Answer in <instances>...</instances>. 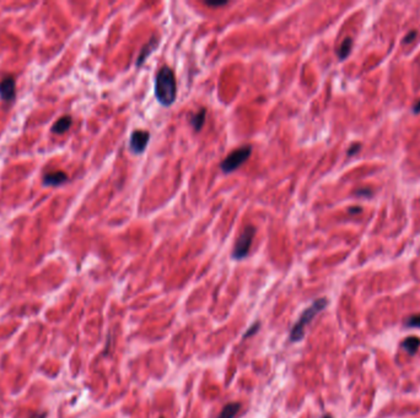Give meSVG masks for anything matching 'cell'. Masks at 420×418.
I'll use <instances>...</instances> for the list:
<instances>
[{
	"mask_svg": "<svg viewBox=\"0 0 420 418\" xmlns=\"http://www.w3.org/2000/svg\"><path fill=\"white\" fill-rule=\"evenodd\" d=\"M155 96L163 107H170L175 103L177 84L175 73L171 68L163 67L157 73L155 79Z\"/></svg>",
	"mask_w": 420,
	"mask_h": 418,
	"instance_id": "obj_1",
	"label": "cell"
},
{
	"mask_svg": "<svg viewBox=\"0 0 420 418\" xmlns=\"http://www.w3.org/2000/svg\"><path fill=\"white\" fill-rule=\"evenodd\" d=\"M327 304H328V302H327L326 298H318L308 308H306L302 312L297 322L292 326L291 331H290V341L291 342H298V341L302 340L303 335H305L306 325L310 324L317 314L321 313L326 308Z\"/></svg>",
	"mask_w": 420,
	"mask_h": 418,
	"instance_id": "obj_2",
	"label": "cell"
},
{
	"mask_svg": "<svg viewBox=\"0 0 420 418\" xmlns=\"http://www.w3.org/2000/svg\"><path fill=\"white\" fill-rule=\"evenodd\" d=\"M251 153H252V147L248 146V145L234 150L230 155H228V157L221 162V171H223L224 173H231V172L236 171V169L241 167L246 161L250 158Z\"/></svg>",
	"mask_w": 420,
	"mask_h": 418,
	"instance_id": "obj_3",
	"label": "cell"
},
{
	"mask_svg": "<svg viewBox=\"0 0 420 418\" xmlns=\"http://www.w3.org/2000/svg\"><path fill=\"white\" fill-rule=\"evenodd\" d=\"M256 234V228L253 226H247L244 229L240 237L237 238L236 243H235L234 250H232V259L235 260H242L248 255L252 245L253 238Z\"/></svg>",
	"mask_w": 420,
	"mask_h": 418,
	"instance_id": "obj_4",
	"label": "cell"
},
{
	"mask_svg": "<svg viewBox=\"0 0 420 418\" xmlns=\"http://www.w3.org/2000/svg\"><path fill=\"white\" fill-rule=\"evenodd\" d=\"M150 134L146 130H134L131 135V151L136 155H140L146 149L147 144H149Z\"/></svg>",
	"mask_w": 420,
	"mask_h": 418,
	"instance_id": "obj_5",
	"label": "cell"
},
{
	"mask_svg": "<svg viewBox=\"0 0 420 418\" xmlns=\"http://www.w3.org/2000/svg\"><path fill=\"white\" fill-rule=\"evenodd\" d=\"M15 95H16V90H15L14 78H11V76L5 78L0 83V97L4 101H6V102H9V101L15 99Z\"/></svg>",
	"mask_w": 420,
	"mask_h": 418,
	"instance_id": "obj_6",
	"label": "cell"
},
{
	"mask_svg": "<svg viewBox=\"0 0 420 418\" xmlns=\"http://www.w3.org/2000/svg\"><path fill=\"white\" fill-rule=\"evenodd\" d=\"M68 181V176L64 172H52L44 176L43 182L46 185H51V187H58V185L64 184Z\"/></svg>",
	"mask_w": 420,
	"mask_h": 418,
	"instance_id": "obj_7",
	"label": "cell"
},
{
	"mask_svg": "<svg viewBox=\"0 0 420 418\" xmlns=\"http://www.w3.org/2000/svg\"><path fill=\"white\" fill-rule=\"evenodd\" d=\"M157 43H158L157 39L152 38V39H150L149 43L145 44V46L142 47L141 52H140V54L138 57V60H137V67H140V65L145 62V59L151 54V52H154V49L157 47Z\"/></svg>",
	"mask_w": 420,
	"mask_h": 418,
	"instance_id": "obj_8",
	"label": "cell"
},
{
	"mask_svg": "<svg viewBox=\"0 0 420 418\" xmlns=\"http://www.w3.org/2000/svg\"><path fill=\"white\" fill-rule=\"evenodd\" d=\"M71 123H73V119H71L70 115H64L59 119V120L55 121L52 126V131L55 134H63L70 128Z\"/></svg>",
	"mask_w": 420,
	"mask_h": 418,
	"instance_id": "obj_9",
	"label": "cell"
},
{
	"mask_svg": "<svg viewBox=\"0 0 420 418\" xmlns=\"http://www.w3.org/2000/svg\"><path fill=\"white\" fill-rule=\"evenodd\" d=\"M240 409H241V405L239 402H230V404L224 406L223 411L220 412L218 418H235L239 414Z\"/></svg>",
	"mask_w": 420,
	"mask_h": 418,
	"instance_id": "obj_10",
	"label": "cell"
},
{
	"mask_svg": "<svg viewBox=\"0 0 420 418\" xmlns=\"http://www.w3.org/2000/svg\"><path fill=\"white\" fill-rule=\"evenodd\" d=\"M205 115H207V109H205V108H202L199 112L193 114L191 119H189V121H191L192 126L194 128L195 131H199L200 129L203 128V125H204V123H205Z\"/></svg>",
	"mask_w": 420,
	"mask_h": 418,
	"instance_id": "obj_11",
	"label": "cell"
},
{
	"mask_svg": "<svg viewBox=\"0 0 420 418\" xmlns=\"http://www.w3.org/2000/svg\"><path fill=\"white\" fill-rule=\"evenodd\" d=\"M402 346L404 350L408 352L409 354H416V352L418 351V348L420 346V338L414 337V336L407 337L406 340L403 341Z\"/></svg>",
	"mask_w": 420,
	"mask_h": 418,
	"instance_id": "obj_12",
	"label": "cell"
},
{
	"mask_svg": "<svg viewBox=\"0 0 420 418\" xmlns=\"http://www.w3.org/2000/svg\"><path fill=\"white\" fill-rule=\"evenodd\" d=\"M351 46H353V39H351L350 37H347V38L342 42L339 49H338V57H339L340 60H344L345 58L350 54Z\"/></svg>",
	"mask_w": 420,
	"mask_h": 418,
	"instance_id": "obj_13",
	"label": "cell"
},
{
	"mask_svg": "<svg viewBox=\"0 0 420 418\" xmlns=\"http://www.w3.org/2000/svg\"><path fill=\"white\" fill-rule=\"evenodd\" d=\"M406 325L411 327H420V315L409 316V318L406 320Z\"/></svg>",
	"mask_w": 420,
	"mask_h": 418,
	"instance_id": "obj_14",
	"label": "cell"
},
{
	"mask_svg": "<svg viewBox=\"0 0 420 418\" xmlns=\"http://www.w3.org/2000/svg\"><path fill=\"white\" fill-rule=\"evenodd\" d=\"M260 322H255V324L252 325V326L250 327V329H248V331L246 332V334L244 335V338H247L248 336H252V335H255L256 332L258 331V329H260Z\"/></svg>",
	"mask_w": 420,
	"mask_h": 418,
	"instance_id": "obj_15",
	"label": "cell"
},
{
	"mask_svg": "<svg viewBox=\"0 0 420 418\" xmlns=\"http://www.w3.org/2000/svg\"><path fill=\"white\" fill-rule=\"evenodd\" d=\"M416 36H417V31H411V32L404 37L403 43H411V42L416 38Z\"/></svg>",
	"mask_w": 420,
	"mask_h": 418,
	"instance_id": "obj_16",
	"label": "cell"
},
{
	"mask_svg": "<svg viewBox=\"0 0 420 418\" xmlns=\"http://www.w3.org/2000/svg\"><path fill=\"white\" fill-rule=\"evenodd\" d=\"M208 6H223V5L228 4V1H205Z\"/></svg>",
	"mask_w": 420,
	"mask_h": 418,
	"instance_id": "obj_17",
	"label": "cell"
},
{
	"mask_svg": "<svg viewBox=\"0 0 420 418\" xmlns=\"http://www.w3.org/2000/svg\"><path fill=\"white\" fill-rule=\"evenodd\" d=\"M359 150H360V144H355V145H353V146H351L350 149H349V151H348V155H349V156L354 155V153L358 152Z\"/></svg>",
	"mask_w": 420,
	"mask_h": 418,
	"instance_id": "obj_18",
	"label": "cell"
},
{
	"mask_svg": "<svg viewBox=\"0 0 420 418\" xmlns=\"http://www.w3.org/2000/svg\"><path fill=\"white\" fill-rule=\"evenodd\" d=\"M356 195H364V194H371V192H370L369 189H361V190H356L355 192Z\"/></svg>",
	"mask_w": 420,
	"mask_h": 418,
	"instance_id": "obj_19",
	"label": "cell"
},
{
	"mask_svg": "<svg viewBox=\"0 0 420 418\" xmlns=\"http://www.w3.org/2000/svg\"><path fill=\"white\" fill-rule=\"evenodd\" d=\"M413 110H414V113H419L420 112V100L418 101V102L416 103V105H414V107H413Z\"/></svg>",
	"mask_w": 420,
	"mask_h": 418,
	"instance_id": "obj_20",
	"label": "cell"
},
{
	"mask_svg": "<svg viewBox=\"0 0 420 418\" xmlns=\"http://www.w3.org/2000/svg\"><path fill=\"white\" fill-rule=\"evenodd\" d=\"M46 412H42V414H36V415H33L32 417H30V418H46Z\"/></svg>",
	"mask_w": 420,
	"mask_h": 418,
	"instance_id": "obj_21",
	"label": "cell"
},
{
	"mask_svg": "<svg viewBox=\"0 0 420 418\" xmlns=\"http://www.w3.org/2000/svg\"><path fill=\"white\" fill-rule=\"evenodd\" d=\"M360 211H361L360 208H358V209H350L349 212H360Z\"/></svg>",
	"mask_w": 420,
	"mask_h": 418,
	"instance_id": "obj_22",
	"label": "cell"
},
{
	"mask_svg": "<svg viewBox=\"0 0 420 418\" xmlns=\"http://www.w3.org/2000/svg\"><path fill=\"white\" fill-rule=\"evenodd\" d=\"M323 418H332L331 416H329V415H326V416H324Z\"/></svg>",
	"mask_w": 420,
	"mask_h": 418,
	"instance_id": "obj_23",
	"label": "cell"
},
{
	"mask_svg": "<svg viewBox=\"0 0 420 418\" xmlns=\"http://www.w3.org/2000/svg\"><path fill=\"white\" fill-rule=\"evenodd\" d=\"M161 418H162V417H161Z\"/></svg>",
	"mask_w": 420,
	"mask_h": 418,
	"instance_id": "obj_24",
	"label": "cell"
}]
</instances>
